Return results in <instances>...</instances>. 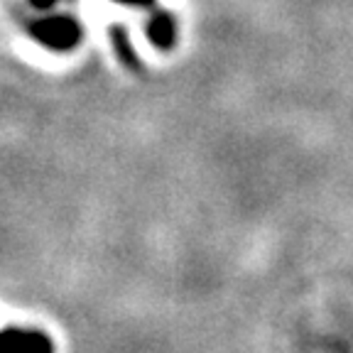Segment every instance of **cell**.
<instances>
[{"instance_id":"1","label":"cell","mask_w":353,"mask_h":353,"mask_svg":"<svg viewBox=\"0 0 353 353\" xmlns=\"http://www.w3.org/2000/svg\"><path fill=\"white\" fill-rule=\"evenodd\" d=\"M32 34L39 42L50 44L54 50H66L72 44L79 42L81 37V25L74 20L72 15H54V17H44L32 25Z\"/></svg>"},{"instance_id":"2","label":"cell","mask_w":353,"mask_h":353,"mask_svg":"<svg viewBox=\"0 0 353 353\" xmlns=\"http://www.w3.org/2000/svg\"><path fill=\"white\" fill-rule=\"evenodd\" d=\"M148 32H150V39H152L157 47H170L172 39H174V20H172V15H167V12L152 15Z\"/></svg>"},{"instance_id":"3","label":"cell","mask_w":353,"mask_h":353,"mask_svg":"<svg viewBox=\"0 0 353 353\" xmlns=\"http://www.w3.org/2000/svg\"><path fill=\"white\" fill-rule=\"evenodd\" d=\"M113 3H123V6H138V8H148V6H152L154 0H113Z\"/></svg>"},{"instance_id":"4","label":"cell","mask_w":353,"mask_h":353,"mask_svg":"<svg viewBox=\"0 0 353 353\" xmlns=\"http://www.w3.org/2000/svg\"><path fill=\"white\" fill-rule=\"evenodd\" d=\"M34 8H52L57 3V0H30Z\"/></svg>"}]
</instances>
